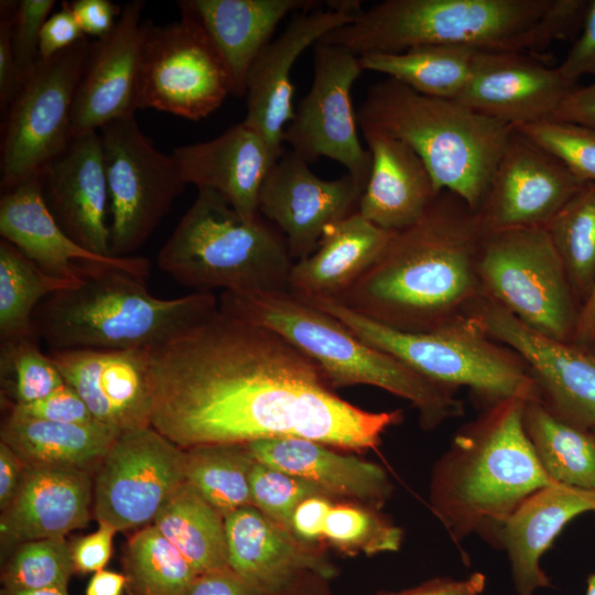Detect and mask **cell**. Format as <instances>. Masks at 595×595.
Masks as SVG:
<instances>
[{
	"label": "cell",
	"mask_w": 595,
	"mask_h": 595,
	"mask_svg": "<svg viewBox=\"0 0 595 595\" xmlns=\"http://www.w3.org/2000/svg\"><path fill=\"white\" fill-rule=\"evenodd\" d=\"M151 426L182 450L302 437L376 450L401 410L370 412L336 394L318 366L282 336L219 307L149 348Z\"/></svg>",
	"instance_id": "cell-1"
},
{
	"label": "cell",
	"mask_w": 595,
	"mask_h": 595,
	"mask_svg": "<svg viewBox=\"0 0 595 595\" xmlns=\"http://www.w3.org/2000/svg\"><path fill=\"white\" fill-rule=\"evenodd\" d=\"M485 234L477 212L442 191L416 223L393 231L376 262L336 301L402 332L435 331L482 295L477 261Z\"/></svg>",
	"instance_id": "cell-2"
},
{
	"label": "cell",
	"mask_w": 595,
	"mask_h": 595,
	"mask_svg": "<svg viewBox=\"0 0 595 595\" xmlns=\"http://www.w3.org/2000/svg\"><path fill=\"white\" fill-rule=\"evenodd\" d=\"M587 0H385L320 42L357 56L428 45L526 53L582 29Z\"/></svg>",
	"instance_id": "cell-3"
},
{
	"label": "cell",
	"mask_w": 595,
	"mask_h": 595,
	"mask_svg": "<svg viewBox=\"0 0 595 595\" xmlns=\"http://www.w3.org/2000/svg\"><path fill=\"white\" fill-rule=\"evenodd\" d=\"M526 401L512 398L484 408L459 428L433 466L430 507L455 543L477 534L494 544L511 512L554 483L526 434Z\"/></svg>",
	"instance_id": "cell-4"
},
{
	"label": "cell",
	"mask_w": 595,
	"mask_h": 595,
	"mask_svg": "<svg viewBox=\"0 0 595 595\" xmlns=\"http://www.w3.org/2000/svg\"><path fill=\"white\" fill-rule=\"evenodd\" d=\"M221 312L273 331L311 358L333 389L367 385L408 400L424 430L464 414L456 390L435 383L355 336L337 318L291 293L224 291Z\"/></svg>",
	"instance_id": "cell-5"
},
{
	"label": "cell",
	"mask_w": 595,
	"mask_h": 595,
	"mask_svg": "<svg viewBox=\"0 0 595 595\" xmlns=\"http://www.w3.org/2000/svg\"><path fill=\"white\" fill-rule=\"evenodd\" d=\"M218 309L212 292L152 295L123 270L88 263L80 281L40 303L32 324L51 350L152 348L178 336Z\"/></svg>",
	"instance_id": "cell-6"
},
{
	"label": "cell",
	"mask_w": 595,
	"mask_h": 595,
	"mask_svg": "<svg viewBox=\"0 0 595 595\" xmlns=\"http://www.w3.org/2000/svg\"><path fill=\"white\" fill-rule=\"evenodd\" d=\"M372 128L409 145L436 191H448L477 212L515 128L452 99L422 95L386 78L370 85L356 110Z\"/></svg>",
	"instance_id": "cell-7"
},
{
	"label": "cell",
	"mask_w": 595,
	"mask_h": 595,
	"mask_svg": "<svg viewBox=\"0 0 595 595\" xmlns=\"http://www.w3.org/2000/svg\"><path fill=\"white\" fill-rule=\"evenodd\" d=\"M293 263L274 225L245 217L210 190H197L158 255L159 268L195 292L288 290Z\"/></svg>",
	"instance_id": "cell-8"
},
{
	"label": "cell",
	"mask_w": 595,
	"mask_h": 595,
	"mask_svg": "<svg viewBox=\"0 0 595 595\" xmlns=\"http://www.w3.org/2000/svg\"><path fill=\"white\" fill-rule=\"evenodd\" d=\"M303 300L426 379L454 390L467 387L484 408L512 398L539 399L522 358L493 339L468 313L435 331L410 333L363 316L336 300Z\"/></svg>",
	"instance_id": "cell-9"
},
{
	"label": "cell",
	"mask_w": 595,
	"mask_h": 595,
	"mask_svg": "<svg viewBox=\"0 0 595 595\" xmlns=\"http://www.w3.org/2000/svg\"><path fill=\"white\" fill-rule=\"evenodd\" d=\"M477 274L482 296L539 334L573 342L581 304L545 227L487 231Z\"/></svg>",
	"instance_id": "cell-10"
},
{
	"label": "cell",
	"mask_w": 595,
	"mask_h": 595,
	"mask_svg": "<svg viewBox=\"0 0 595 595\" xmlns=\"http://www.w3.org/2000/svg\"><path fill=\"white\" fill-rule=\"evenodd\" d=\"M90 43L87 36L36 62L6 113L1 142L3 191L40 177L71 142L78 84Z\"/></svg>",
	"instance_id": "cell-11"
},
{
	"label": "cell",
	"mask_w": 595,
	"mask_h": 595,
	"mask_svg": "<svg viewBox=\"0 0 595 595\" xmlns=\"http://www.w3.org/2000/svg\"><path fill=\"white\" fill-rule=\"evenodd\" d=\"M99 136L109 195L111 255L131 257L186 184L172 154L152 144L134 113L107 123Z\"/></svg>",
	"instance_id": "cell-12"
},
{
	"label": "cell",
	"mask_w": 595,
	"mask_h": 595,
	"mask_svg": "<svg viewBox=\"0 0 595 595\" xmlns=\"http://www.w3.org/2000/svg\"><path fill=\"white\" fill-rule=\"evenodd\" d=\"M234 95L220 54L188 14L163 26H149L138 77L136 110L152 108L192 121L217 110Z\"/></svg>",
	"instance_id": "cell-13"
},
{
	"label": "cell",
	"mask_w": 595,
	"mask_h": 595,
	"mask_svg": "<svg viewBox=\"0 0 595 595\" xmlns=\"http://www.w3.org/2000/svg\"><path fill=\"white\" fill-rule=\"evenodd\" d=\"M364 72L359 56L350 51L318 42L313 53L312 85L285 127L283 142L311 163L328 158L366 186L371 154L358 138V122L351 88Z\"/></svg>",
	"instance_id": "cell-14"
},
{
	"label": "cell",
	"mask_w": 595,
	"mask_h": 595,
	"mask_svg": "<svg viewBox=\"0 0 595 595\" xmlns=\"http://www.w3.org/2000/svg\"><path fill=\"white\" fill-rule=\"evenodd\" d=\"M184 459L152 426L121 433L94 475V518L117 532L143 528L185 482Z\"/></svg>",
	"instance_id": "cell-15"
},
{
	"label": "cell",
	"mask_w": 595,
	"mask_h": 595,
	"mask_svg": "<svg viewBox=\"0 0 595 595\" xmlns=\"http://www.w3.org/2000/svg\"><path fill=\"white\" fill-rule=\"evenodd\" d=\"M485 332L527 364L539 399L560 419L595 429V351L529 328L496 302L479 296L468 309Z\"/></svg>",
	"instance_id": "cell-16"
},
{
	"label": "cell",
	"mask_w": 595,
	"mask_h": 595,
	"mask_svg": "<svg viewBox=\"0 0 595 595\" xmlns=\"http://www.w3.org/2000/svg\"><path fill=\"white\" fill-rule=\"evenodd\" d=\"M586 184L515 129L477 214L486 232L545 227Z\"/></svg>",
	"instance_id": "cell-17"
},
{
	"label": "cell",
	"mask_w": 595,
	"mask_h": 595,
	"mask_svg": "<svg viewBox=\"0 0 595 595\" xmlns=\"http://www.w3.org/2000/svg\"><path fill=\"white\" fill-rule=\"evenodd\" d=\"M365 186L351 175L318 177L291 150L273 164L258 198V213L282 234L293 261L313 253L327 227L358 212Z\"/></svg>",
	"instance_id": "cell-18"
},
{
	"label": "cell",
	"mask_w": 595,
	"mask_h": 595,
	"mask_svg": "<svg viewBox=\"0 0 595 595\" xmlns=\"http://www.w3.org/2000/svg\"><path fill=\"white\" fill-rule=\"evenodd\" d=\"M328 9L295 13L282 33L259 53L247 75V115L242 120L284 152L283 134L294 117V63L331 31L349 23L361 10L360 1H332Z\"/></svg>",
	"instance_id": "cell-19"
},
{
	"label": "cell",
	"mask_w": 595,
	"mask_h": 595,
	"mask_svg": "<svg viewBox=\"0 0 595 595\" xmlns=\"http://www.w3.org/2000/svg\"><path fill=\"white\" fill-rule=\"evenodd\" d=\"M48 356L95 421L119 433L151 426L149 348H78Z\"/></svg>",
	"instance_id": "cell-20"
},
{
	"label": "cell",
	"mask_w": 595,
	"mask_h": 595,
	"mask_svg": "<svg viewBox=\"0 0 595 595\" xmlns=\"http://www.w3.org/2000/svg\"><path fill=\"white\" fill-rule=\"evenodd\" d=\"M144 6L141 0L125 4L112 31L90 43L75 97L71 139L136 112L141 57L151 24L141 19Z\"/></svg>",
	"instance_id": "cell-21"
},
{
	"label": "cell",
	"mask_w": 595,
	"mask_h": 595,
	"mask_svg": "<svg viewBox=\"0 0 595 595\" xmlns=\"http://www.w3.org/2000/svg\"><path fill=\"white\" fill-rule=\"evenodd\" d=\"M39 178L45 203L66 234L97 255L113 257L99 131L72 139Z\"/></svg>",
	"instance_id": "cell-22"
},
{
	"label": "cell",
	"mask_w": 595,
	"mask_h": 595,
	"mask_svg": "<svg viewBox=\"0 0 595 595\" xmlns=\"http://www.w3.org/2000/svg\"><path fill=\"white\" fill-rule=\"evenodd\" d=\"M0 235L47 273L80 280L88 263L105 264L147 280L150 269L142 257H107L76 242L48 209L39 177L4 191L0 199Z\"/></svg>",
	"instance_id": "cell-23"
},
{
	"label": "cell",
	"mask_w": 595,
	"mask_h": 595,
	"mask_svg": "<svg viewBox=\"0 0 595 595\" xmlns=\"http://www.w3.org/2000/svg\"><path fill=\"white\" fill-rule=\"evenodd\" d=\"M283 153L241 121L212 140L175 148L172 156L185 184L218 193L252 219L261 186Z\"/></svg>",
	"instance_id": "cell-24"
},
{
	"label": "cell",
	"mask_w": 595,
	"mask_h": 595,
	"mask_svg": "<svg viewBox=\"0 0 595 595\" xmlns=\"http://www.w3.org/2000/svg\"><path fill=\"white\" fill-rule=\"evenodd\" d=\"M575 87L526 53L486 52L455 100L516 128L550 119Z\"/></svg>",
	"instance_id": "cell-25"
},
{
	"label": "cell",
	"mask_w": 595,
	"mask_h": 595,
	"mask_svg": "<svg viewBox=\"0 0 595 595\" xmlns=\"http://www.w3.org/2000/svg\"><path fill=\"white\" fill-rule=\"evenodd\" d=\"M93 477L77 468L25 465L12 501L1 511L2 544L64 538L86 527L93 516Z\"/></svg>",
	"instance_id": "cell-26"
},
{
	"label": "cell",
	"mask_w": 595,
	"mask_h": 595,
	"mask_svg": "<svg viewBox=\"0 0 595 595\" xmlns=\"http://www.w3.org/2000/svg\"><path fill=\"white\" fill-rule=\"evenodd\" d=\"M225 529L229 569L264 595H279L305 573L325 578L334 573L318 553L252 505L227 515Z\"/></svg>",
	"instance_id": "cell-27"
},
{
	"label": "cell",
	"mask_w": 595,
	"mask_h": 595,
	"mask_svg": "<svg viewBox=\"0 0 595 595\" xmlns=\"http://www.w3.org/2000/svg\"><path fill=\"white\" fill-rule=\"evenodd\" d=\"M595 511V490L553 483L528 496L506 519L494 544L506 551L517 595L550 587L541 558L578 515Z\"/></svg>",
	"instance_id": "cell-28"
},
{
	"label": "cell",
	"mask_w": 595,
	"mask_h": 595,
	"mask_svg": "<svg viewBox=\"0 0 595 595\" xmlns=\"http://www.w3.org/2000/svg\"><path fill=\"white\" fill-rule=\"evenodd\" d=\"M371 154L370 174L358 213L380 228L398 231L416 223L439 194L419 155L404 142L360 128Z\"/></svg>",
	"instance_id": "cell-29"
},
{
	"label": "cell",
	"mask_w": 595,
	"mask_h": 595,
	"mask_svg": "<svg viewBox=\"0 0 595 595\" xmlns=\"http://www.w3.org/2000/svg\"><path fill=\"white\" fill-rule=\"evenodd\" d=\"M315 0H182L181 12L205 31L224 60L234 95H246L251 64L271 41L279 23L290 13L321 7Z\"/></svg>",
	"instance_id": "cell-30"
},
{
	"label": "cell",
	"mask_w": 595,
	"mask_h": 595,
	"mask_svg": "<svg viewBox=\"0 0 595 595\" xmlns=\"http://www.w3.org/2000/svg\"><path fill=\"white\" fill-rule=\"evenodd\" d=\"M256 462L303 478L329 497L381 507L392 484L379 465L342 454L324 443L302 437H275L246 444Z\"/></svg>",
	"instance_id": "cell-31"
},
{
	"label": "cell",
	"mask_w": 595,
	"mask_h": 595,
	"mask_svg": "<svg viewBox=\"0 0 595 595\" xmlns=\"http://www.w3.org/2000/svg\"><path fill=\"white\" fill-rule=\"evenodd\" d=\"M392 234L358 212L331 225L316 250L294 261L288 290L302 299H339L376 262Z\"/></svg>",
	"instance_id": "cell-32"
},
{
	"label": "cell",
	"mask_w": 595,
	"mask_h": 595,
	"mask_svg": "<svg viewBox=\"0 0 595 595\" xmlns=\"http://www.w3.org/2000/svg\"><path fill=\"white\" fill-rule=\"evenodd\" d=\"M121 433L97 421L61 423L9 413L1 425V442L28 466H58L95 475Z\"/></svg>",
	"instance_id": "cell-33"
},
{
	"label": "cell",
	"mask_w": 595,
	"mask_h": 595,
	"mask_svg": "<svg viewBox=\"0 0 595 595\" xmlns=\"http://www.w3.org/2000/svg\"><path fill=\"white\" fill-rule=\"evenodd\" d=\"M485 51L428 45L400 53L359 56L364 71L378 72L430 97L455 100L473 78Z\"/></svg>",
	"instance_id": "cell-34"
},
{
	"label": "cell",
	"mask_w": 595,
	"mask_h": 595,
	"mask_svg": "<svg viewBox=\"0 0 595 595\" xmlns=\"http://www.w3.org/2000/svg\"><path fill=\"white\" fill-rule=\"evenodd\" d=\"M523 426L538 462L558 484L595 490V432L552 413L540 399L524 402Z\"/></svg>",
	"instance_id": "cell-35"
},
{
	"label": "cell",
	"mask_w": 595,
	"mask_h": 595,
	"mask_svg": "<svg viewBox=\"0 0 595 595\" xmlns=\"http://www.w3.org/2000/svg\"><path fill=\"white\" fill-rule=\"evenodd\" d=\"M153 526L197 574L229 567L225 518L188 483L183 482L173 491Z\"/></svg>",
	"instance_id": "cell-36"
},
{
	"label": "cell",
	"mask_w": 595,
	"mask_h": 595,
	"mask_svg": "<svg viewBox=\"0 0 595 595\" xmlns=\"http://www.w3.org/2000/svg\"><path fill=\"white\" fill-rule=\"evenodd\" d=\"M79 281L47 273L14 245L1 239L0 339L35 335L32 318L40 303Z\"/></svg>",
	"instance_id": "cell-37"
},
{
	"label": "cell",
	"mask_w": 595,
	"mask_h": 595,
	"mask_svg": "<svg viewBox=\"0 0 595 595\" xmlns=\"http://www.w3.org/2000/svg\"><path fill=\"white\" fill-rule=\"evenodd\" d=\"M184 476L224 518L251 505L249 477L255 459L246 444H212L184 450Z\"/></svg>",
	"instance_id": "cell-38"
},
{
	"label": "cell",
	"mask_w": 595,
	"mask_h": 595,
	"mask_svg": "<svg viewBox=\"0 0 595 595\" xmlns=\"http://www.w3.org/2000/svg\"><path fill=\"white\" fill-rule=\"evenodd\" d=\"M122 567L129 595H185L198 575L153 524L128 539Z\"/></svg>",
	"instance_id": "cell-39"
},
{
	"label": "cell",
	"mask_w": 595,
	"mask_h": 595,
	"mask_svg": "<svg viewBox=\"0 0 595 595\" xmlns=\"http://www.w3.org/2000/svg\"><path fill=\"white\" fill-rule=\"evenodd\" d=\"M545 228L582 306L595 284V184L587 183Z\"/></svg>",
	"instance_id": "cell-40"
},
{
	"label": "cell",
	"mask_w": 595,
	"mask_h": 595,
	"mask_svg": "<svg viewBox=\"0 0 595 595\" xmlns=\"http://www.w3.org/2000/svg\"><path fill=\"white\" fill-rule=\"evenodd\" d=\"M39 337L1 340L0 376L10 407L42 399L65 385L52 358L39 347Z\"/></svg>",
	"instance_id": "cell-41"
},
{
	"label": "cell",
	"mask_w": 595,
	"mask_h": 595,
	"mask_svg": "<svg viewBox=\"0 0 595 595\" xmlns=\"http://www.w3.org/2000/svg\"><path fill=\"white\" fill-rule=\"evenodd\" d=\"M75 573L72 548L64 538L18 544L1 570L2 588L41 589L67 587Z\"/></svg>",
	"instance_id": "cell-42"
},
{
	"label": "cell",
	"mask_w": 595,
	"mask_h": 595,
	"mask_svg": "<svg viewBox=\"0 0 595 595\" xmlns=\"http://www.w3.org/2000/svg\"><path fill=\"white\" fill-rule=\"evenodd\" d=\"M324 539L345 552L376 554L397 551L401 545L402 531L376 510L333 505L325 520Z\"/></svg>",
	"instance_id": "cell-43"
},
{
	"label": "cell",
	"mask_w": 595,
	"mask_h": 595,
	"mask_svg": "<svg viewBox=\"0 0 595 595\" xmlns=\"http://www.w3.org/2000/svg\"><path fill=\"white\" fill-rule=\"evenodd\" d=\"M515 129L560 160L580 178L595 184V129L552 119Z\"/></svg>",
	"instance_id": "cell-44"
},
{
	"label": "cell",
	"mask_w": 595,
	"mask_h": 595,
	"mask_svg": "<svg viewBox=\"0 0 595 595\" xmlns=\"http://www.w3.org/2000/svg\"><path fill=\"white\" fill-rule=\"evenodd\" d=\"M249 484L251 505L289 531L292 515L303 500L327 496L314 484L259 462L251 468Z\"/></svg>",
	"instance_id": "cell-45"
},
{
	"label": "cell",
	"mask_w": 595,
	"mask_h": 595,
	"mask_svg": "<svg viewBox=\"0 0 595 595\" xmlns=\"http://www.w3.org/2000/svg\"><path fill=\"white\" fill-rule=\"evenodd\" d=\"M54 4L53 0L17 1L12 17V47L24 82L39 61L41 30Z\"/></svg>",
	"instance_id": "cell-46"
},
{
	"label": "cell",
	"mask_w": 595,
	"mask_h": 595,
	"mask_svg": "<svg viewBox=\"0 0 595 595\" xmlns=\"http://www.w3.org/2000/svg\"><path fill=\"white\" fill-rule=\"evenodd\" d=\"M9 413L61 423H90L95 421L86 403L67 383L42 399L10 407Z\"/></svg>",
	"instance_id": "cell-47"
},
{
	"label": "cell",
	"mask_w": 595,
	"mask_h": 595,
	"mask_svg": "<svg viewBox=\"0 0 595 595\" xmlns=\"http://www.w3.org/2000/svg\"><path fill=\"white\" fill-rule=\"evenodd\" d=\"M17 1L0 2V107L7 113L24 83L12 47V17Z\"/></svg>",
	"instance_id": "cell-48"
},
{
	"label": "cell",
	"mask_w": 595,
	"mask_h": 595,
	"mask_svg": "<svg viewBox=\"0 0 595 595\" xmlns=\"http://www.w3.org/2000/svg\"><path fill=\"white\" fill-rule=\"evenodd\" d=\"M556 68L573 86L585 75L595 77V0L588 1L582 32Z\"/></svg>",
	"instance_id": "cell-49"
},
{
	"label": "cell",
	"mask_w": 595,
	"mask_h": 595,
	"mask_svg": "<svg viewBox=\"0 0 595 595\" xmlns=\"http://www.w3.org/2000/svg\"><path fill=\"white\" fill-rule=\"evenodd\" d=\"M86 35L80 30L69 2L46 19L40 34L39 58H50L73 46Z\"/></svg>",
	"instance_id": "cell-50"
},
{
	"label": "cell",
	"mask_w": 595,
	"mask_h": 595,
	"mask_svg": "<svg viewBox=\"0 0 595 595\" xmlns=\"http://www.w3.org/2000/svg\"><path fill=\"white\" fill-rule=\"evenodd\" d=\"M116 533L112 527L98 523L96 531L71 544L75 573L89 574L104 570L112 555Z\"/></svg>",
	"instance_id": "cell-51"
},
{
	"label": "cell",
	"mask_w": 595,
	"mask_h": 595,
	"mask_svg": "<svg viewBox=\"0 0 595 595\" xmlns=\"http://www.w3.org/2000/svg\"><path fill=\"white\" fill-rule=\"evenodd\" d=\"M69 6L83 33L96 39L110 33L122 12L108 0H74Z\"/></svg>",
	"instance_id": "cell-52"
},
{
	"label": "cell",
	"mask_w": 595,
	"mask_h": 595,
	"mask_svg": "<svg viewBox=\"0 0 595 595\" xmlns=\"http://www.w3.org/2000/svg\"><path fill=\"white\" fill-rule=\"evenodd\" d=\"M332 506L327 496H312L303 500L292 515L291 533L303 543L324 538L325 520Z\"/></svg>",
	"instance_id": "cell-53"
},
{
	"label": "cell",
	"mask_w": 595,
	"mask_h": 595,
	"mask_svg": "<svg viewBox=\"0 0 595 595\" xmlns=\"http://www.w3.org/2000/svg\"><path fill=\"white\" fill-rule=\"evenodd\" d=\"M185 595H264L229 567L198 574Z\"/></svg>",
	"instance_id": "cell-54"
},
{
	"label": "cell",
	"mask_w": 595,
	"mask_h": 595,
	"mask_svg": "<svg viewBox=\"0 0 595 595\" xmlns=\"http://www.w3.org/2000/svg\"><path fill=\"white\" fill-rule=\"evenodd\" d=\"M550 119L595 129V82L584 87L573 88L560 102Z\"/></svg>",
	"instance_id": "cell-55"
},
{
	"label": "cell",
	"mask_w": 595,
	"mask_h": 595,
	"mask_svg": "<svg viewBox=\"0 0 595 595\" xmlns=\"http://www.w3.org/2000/svg\"><path fill=\"white\" fill-rule=\"evenodd\" d=\"M485 587V574L475 572L465 578L440 577L410 589L382 595H482Z\"/></svg>",
	"instance_id": "cell-56"
},
{
	"label": "cell",
	"mask_w": 595,
	"mask_h": 595,
	"mask_svg": "<svg viewBox=\"0 0 595 595\" xmlns=\"http://www.w3.org/2000/svg\"><path fill=\"white\" fill-rule=\"evenodd\" d=\"M25 464L17 453L6 443L0 441V510L3 511L12 501Z\"/></svg>",
	"instance_id": "cell-57"
},
{
	"label": "cell",
	"mask_w": 595,
	"mask_h": 595,
	"mask_svg": "<svg viewBox=\"0 0 595 595\" xmlns=\"http://www.w3.org/2000/svg\"><path fill=\"white\" fill-rule=\"evenodd\" d=\"M127 577L123 573L101 570L90 577L85 595H125Z\"/></svg>",
	"instance_id": "cell-58"
},
{
	"label": "cell",
	"mask_w": 595,
	"mask_h": 595,
	"mask_svg": "<svg viewBox=\"0 0 595 595\" xmlns=\"http://www.w3.org/2000/svg\"><path fill=\"white\" fill-rule=\"evenodd\" d=\"M595 339V284L580 311L578 322L573 342L591 347Z\"/></svg>",
	"instance_id": "cell-59"
},
{
	"label": "cell",
	"mask_w": 595,
	"mask_h": 595,
	"mask_svg": "<svg viewBox=\"0 0 595 595\" xmlns=\"http://www.w3.org/2000/svg\"><path fill=\"white\" fill-rule=\"evenodd\" d=\"M279 595H328L323 582L315 578L303 577L295 581L291 586Z\"/></svg>",
	"instance_id": "cell-60"
},
{
	"label": "cell",
	"mask_w": 595,
	"mask_h": 595,
	"mask_svg": "<svg viewBox=\"0 0 595 595\" xmlns=\"http://www.w3.org/2000/svg\"><path fill=\"white\" fill-rule=\"evenodd\" d=\"M0 595H69V593L67 587H47L30 591L1 588Z\"/></svg>",
	"instance_id": "cell-61"
},
{
	"label": "cell",
	"mask_w": 595,
	"mask_h": 595,
	"mask_svg": "<svg viewBox=\"0 0 595 595\" xmlns=\"http://www.w3.org/2000/svg\"><path fill=\"white\" fill-rule=\"evenodd\" d=\"M585 595H595V573L587 578V587Z\"/></svg>",
	"instance_id": "cell-62"
},
{
	"label": "cell",
	"mask_w": 595,
	"mask_h": 595,
	"mask_svg": "<svg viewBox=\"0 0 595 595\" xmlns=\"http://www.w3.org/2000/svg\"><path fill=\"white\" fill-rule=\"evenodd\" d=\"M589 348L595 351V339Z\"/></svg>",
	"instance_id": "cell-63"
},
{
	"label": "cell",
	"mask_w": 595,
	"mask_h": 595,
	"mask_svg": "<svg viewBox=\"0 0 595 595\" xmlns=\"http://www.w3.org/2000/svg\"><path fill=\"white\" fill-rule=\"evenodd\" d=\"M593 431L595 432V429Z\"/></svg>",
	"instance_id": "cell-64"
}]
</instances>
